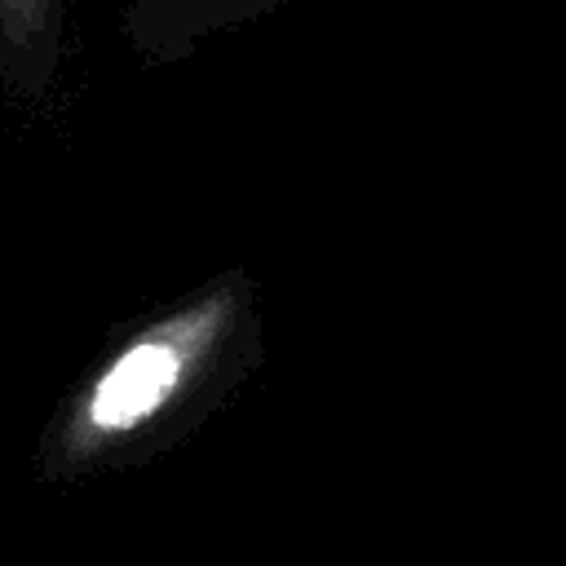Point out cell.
<instances>
[{"instance_id": "6da1fadb", "label": "cell", "mask_w": 566, "mask_h": 566, "mask_svg": "<svg viewBox=\"0 0 566 566\" xmlns=\"http://www.w3.org/2000/svg\"><path fill=\"white\" fill-rule=\"evenodd\" d=\"M243 301L248 287L239 279H221L181 310L142 327L75 402L62 429V451L71 460H88L159 420L221 354L243 318Z\"/></svg>"}, {"instance_id": "7a4b0ae2", "label": "cell", "mask_w": 566, "mask_h": 566, "mask_svg": "<svg viewBox=\"0 0 566 566\" xmlns=\"http://www.w3.org/2000/svg\"><path fill=\"white\" fill-rule=\"evenodd\" d=\"M283 0H133L128 35L150 57H177L203 35L248 22Z\"/></svg>"}, {"instance_id": "3957f363", "label": "cell", "mask_w": 566, "mask_h": 566, "mask_svg": "<svg viewBox=\"0 0 566 566\" xmlns=\"http://www.w3.org/2000/svg\"><path fill=\"white\" fill-rule=\"evenodd\" d=\"M62 40V0H0V66L40 88L57 71Z\"/></svg>"}]
</instances>
